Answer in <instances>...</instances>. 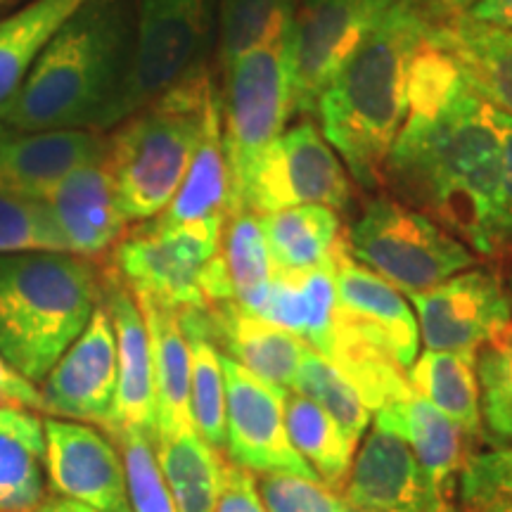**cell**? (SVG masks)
Masks as SVG:
<instances>
[{
	"label": "cell",
	"instance_id": "obj_53",
	"mask_svg": "<svg viewBox=\"0 0 512 512\" xmlns=\"http://www.w3.org/2000/svg\"><path fill=\"white\" fill-rule=\"evenodd\" d=\"M69 505H72V512H93V510L83 508V505H79V503H72V501H69Z\"/></svg>",
	"mask_w": 512,
	"mask_h": 512
},
{
	"label": "cell",
	"instance_id": "obj_41",
	"mask_svg": "<svg viewBox=\"0 0 512 512\" xmlns=\"http://www.w3.org/2000/svg\"><path fill=\"white\" fill-rule=\"evenodd\" d=\"M256 316L278 325L299 339L306 337V297L302 275L273 271L271 287H268L264 304L259 306Z\"/></svg>",
	"mask_w": 512,
	"mask_h": 512
},
{
	"label": "cell",
	"instance_id": "obj_11",
	"mask_svg": "<svg viewBox=\"0 0 512 512\" xmlns=\"http://www.w3.org/2000/svg\"><path fill=\"white\" fill-rule=\"evenodd\" d=\"M394 0H306L285 34L292 114L316 112L332 76Z\"/></svg>",
	"mask_w": 512,
	"mask_h": 512
},
{
	"label": "cell",
	"instance_id": "obj_33",
	"mask_svg": "<svg viewBox=\"0 0 512 512\" xmlns=\"http://www.w3.org/2000/svg\"><path fill=\"white\" fill-rule=\"evenodd\" d=\"M292 392L316 401L332 420L342 425V430L356 444H361V437L368 432L370 422H373V411L358 396L354 384L339 373L328 358L316 354L311 347L302 358V366H299L297 377H294Z\"/></svg>",
	"mask_w": 512,
	"mask_h": 512
},
{
	"label": "cell",
	"instance_id": "obj_9",
	"mask_svg": "<svg viewBox=\"0 0 512 512\" xmlns=\"http://www.w3.org/2000/svg\"><path fill=\"white\" fill-rule=\"evenodd\" d=\"M226 145L230 185H233V214L238 197L252 176L254 166L278 136L292 114L287 86L285 38L247 50L226 64Z\"/></svg>",
	"mask_w": 512,
	"mask_h": 512
},
{
	"label": "cell",
	"instance_id": "obj_5",
	"mask_svg": "<svg viewBox=\"0 0 512 512\" xmlns=\"http://www.w3.org/2000/svg\"><path fill=\"white\" fill-rule=\"evenodd\" d=\"M216 98L204 69L121 121L107 147V169L124 219L150 221L181 188Z\"/></svg>",
	"mask_w": 512,
	"mask_h": 512
},
{
	"label": "cell",
	"instance_id": "obj_22",
	"mask_svg": "<svg viewBox=\"0 0 512 512\" xmlns=\"http://www.w3.org/2000/svg\"><path fill=\"white\" fill-rule=\"evenodd\" d=\"M425 43L451 57L479 98L512 117V29L460 15L430 24Z\"/></svg>",
	"mask_w": 512,
	"mask_h": 512
},
{
	"label": "cell",
	"instance_id": "obj_51",
	"mask_svg": "<svg viewBox=\"0 0 512 512\" xmlns=\"http://www.w3.org/2000/svg\"><path fill=\"white\" fill-rule=\"evenodd\" d=\"M31 512H72V505H69V501H64V498H57V501L41 503Z\"/></svg>",
	"mask_w": 512,
	"mask_h": 512
},
{
	"label": "cell",
	"instance_id": "obj_37",
	"mask_svg": "<svg viewBox=\"0 0 512 512\" xmlns=\"http://www.w3.org/2000/svg\"><path fill=\"white\" fill-rule=\"evenodd\" d=\"M43 456L0 432V512H31L43 503Z\"/></svg>",
	"mask_w": 512,
	"mask_h": 512
},
{
	"label": "cell",
	"instance_id": "obj_39",
	"mask_svg": "<svg viewBox=\"0 0 512 512\" xmlns=\"http://www.w3.org/2000/svg\"><path fill=\"white\" fill-rule=\"evenodd\" d=\"M306 297V337L304 342L323 358H330L337 332V285L332 256L328 264L302 275Z\"/></svg>",
	"mask_w": 512,
	"mask_h": 512
},
{
	"label": "cell",
	"instance_id": "obj_44",
	"mask_svg": "<svg viewBox=\"0 0 512 512\" xmlns=\"http://www.w3.org/2000/svg\"><path fill=\"white\" fill-rule=\"evenodd\" d=\"M216 512H268L256 489L254 472L226 463V482Z\"/></svg>",
	"mask_w": 512,
	"mask_h": 512
},
{
	"label": "cell",
	"instance_id": "obj_30",
	"mask_svg": "<svg viewBox=\"0 0 512 512\" xmlns=\"http://www.w3.org/2000/svg\"><path fill=\"white\" fill-rule=\"evenodd\" d=\"M190 349V411L195 430L211 448L226 453V380L221 349L202 309H178Z\"/></svg>",
	"mask_w": 512,
	"mask_h": 512
},
{
	"label": "cell",
	"instance_id": "obj_7",
	"mask_svg": "<svg viewBox=\"0 0 512 512\" xmlns=\"http://www.w3.org/2000/svg\"><path fill=\"white\" fill-rule=\"evenodd\" d=\"M347 249L401 294L425 292L477 264L463 240L392 197L368 204L349 230Z\"/></svg>",
	"mask_w": 512,
	"mask_h": 512
},
{
	"label": "cell",
	"instance_id": "obj_3",
	"mask_svg": "<svg viewBox=\"0 0 512 512\" xmlns=\"http://www.w3.org/2000/svg\"><path fill=\"white\" fill-rule=\"evenodd\" d=\"M126 10L121 0H88L38 55L3 133L93 128L124 74Z\"/></svg>",
	"mask_w": 512,
	"mask_h": 512
},
{
	"label": "cell",
	"instance_id": "obj_21",
	"mask_svg": "<svg viewBox=\"0 0 512 512\" xmlns=\"http://www.w3.org/2000/svg\"><path fill=\"white\" fill-rule=\"evenodd\" d=\"M207 316L211 337L223 356L233 358L261 380L292 389L302 358L309 351L304 339L242 309L235 299L209 306Z\"/></svg>",
	"mask_w": 512,
	"mask_h": 512
},
{
	"label": "cell",
	"instance_id": "obj_40",
	"mask_svg": "<svg viewBox=\"0 0 512 512\" xmlns=\"http://www.w3.org/2000/svg\"><path fill=\"white\" fill-rule=\"evenodd\" d=\"M482 415L512 408V320L477 351Z\"/></svg>",
	"mask_w": 512,
	"mask_h": 512
},
{
	"label": "cell",
	"instance_id": "obj_6",
	"mask_svg": "<svg viewBox=\"0 0 512 512\" xmlns=\"http://www.w3.org/2000/svg\"><path fill=\"white\" fill-rule=\"evenodd\" d=\"M211 0H140L136 46L95 131L117 126L200 72Z\"/></svg>",
	"mask_w": 512,
	"mask_h": 512
},
{
	"label": "cell",
	"instance_id": "obj_19",
	"mask_svg": "<svg viewBox=\"0 0 512 512\" xmlns=\"http://www.w3.org/2000/svg\"><path fill=\"white\" fill-rule=\"evenodd\" d=\"M110 140L93 128L3 133L0 192L24 200H46L48 192L79 166L107 159Z\"/></svg>",
	"mask_w": 512,
	"mask_h": 512
},
{
	"label": "cell",
	"instance_id": "obj_35",
	"mask_svg": "<svg viewBox=\"0 0 512 512\" xmlns=\"http://www.w3.org/2000/svg\"><path fill=\"white\" fill-rule=\"evenodd\" d=\"M117 439L121 444L131 512H178L162 467L157 463L155 439L133 430L117 434Z\"/></svg>",
	"mask_w": 512,
	"mask_h": 512
},
{
	"label": "cell",
	"instance_id": "obj_54",
	"mask_svg": "<svg viewBox=\"0 0 512 512\" xmlns=\"http://www.w3.org/2000/svg\"><path fill=\"white\" fill-rule=\"evenodd\" d=\"M505 290H508V297H510V304H512V273H510V278H508V287H505Z\"/></svg>",
	"mask_w": 512,
	"mask_h": 512
},
{
	"label": "cell",
	"instance_id": "obj_18",
	"mask_svg": "<svg viewBox=\"0 0 512 512\" xmlns=\"http://www.w3.org/2000/svg\"><path fill=\"white\" fill-rule=\"evenodd\" d=\"M102 306L112 320L114 337H117V394L107 432H143L150 439L157 437V399H155V375H152L150 335L143 311L119 275L105 280Z\"/></svg>",
	"mask_w": 512,
	"mask_h": 512
},
{
	"label": "cell",
	"instance_id": "obj_4",
	"mask_svg": "<svg viewBox=\"0 0 512 512\" xmlns=\"http://www.w3.org/2000/svg\"><path fill=\"white\" fill-rule=\"evenodd\" d=\"M91 261L60 252L0 256V356L41 384L98 306Z\"/></svg>",
	"mask_w": 512,
	"mask_h": 512
},
{
	"label": "cell",
	"instance_id": "obj_36",
	"mask_svg": "<svg viewBox=\"0 0 512 512\" xmlns=\"http://www.w3.org/2000/svg\"><path fill=\"white\" fill-rule=\"evenodd\" d=\"M24 252L67 254V247L46 204L0 192V256Z\"/></svg>",
	"mask_w": 512,
	"mask_h": 512
},
{
	"label": "cell",
	"instance_id": "obj_49",
	"mask_svg": "<svg viewBox=\"0 0 512 512\" xmlns=\"http://www.w3.org/2000/svg\"><path fill=\"white\" fill-rule=\"evenodd\" d=\"M463 512H512V496L479 494L472 498H463Z\"/></svg>",
	"mask_w": 512,
	"mask_h": 512
},
{
	"label": "cell",
	"instance_id": "obj_47",
	"mask_svg": "<svg viewBox=\"0 0 512 512\" xmlns=\"http://www.w3.org/2000/svg\"><path fill=\"white\" fill-rule=\"evenodd\" d=\"M465 15L475 19V22L494 24V27L501 29H512V0H477Z\"/></svg>",
	"mask_w": 512,
	"mask_h": 512
},
{
	"label": "cell",
	"instance_id": "obj_25",
	"mask_svg": "<svg viewBox=\"0 0 512 512\" xmlns=\"http://www.w3.org/2000/svg\"><path fill=\"white\" fill-rule=\"evenodd\" d=\"M233 209V185L223 145L221 102L211 105L204 121L200 143L188 166L181 188L162 214L155 216L162 223H192L214 216H230Z\"/></svg>",
	"mask_w": 512,
	"mask_h": 512
},
{
	"label": "cell",
	"instance_id": "obj_38",
	"mask_svg": "<svg viewBox=\"0 0 512 512\" xmlns=\"http://www.w3.org/2000/svg\"><path fill=\"white\" fill-rule=\"evenodd\" d=\"M256 489L268 512H363L325 484L297 475H261Z\"/></svg>",
	"mask_w": 512,
	"mask_h": 512
},
{
	"label": "cell",
	"instance_id": "obj_50",
	"mask_svg": "<svg viewBox=\"0 0 512 512\" xmlns=\"http://www.w3.org/2000/svg\"><path fill=\"white\" fill-rule=\"evenodd\" d=\"M482 418L496 439L512 444V408H505V411H494V413H484Z\"/></svg>",
	"mask_w": 512,
	"mask_h": 512
},
{
	"label": "cell",
	"instance_id": "obj_8",
	"mask_svg": "<svg viewBox=\"0 0 512 512\" xmlns=\"http://www.w3.org/2000/svg\"><path fill=\"white\" fill-rule=\"evenodd\" d=\"M226 216L192 223L150 219L119 240L114 264L133 294L155 299L169 309H202L204 268L221 249Z\"/></svg>",
	"mask_w": 512,
	"mask_h": 512
},
{
	"label": "cell",
	"instance_id": "obj_16",
	"mask_svg": "<svg viewBox=\"0 0 512 512\" xmlns=\"http://www.w3.org/2000/svg\"><path fill=\"white\" fill-rule=\"evenodd\" d=\"M332 268L339 320L392 358L401 370L411 368L418 358L420 330L408 299L380 275L358 264L349 254L347 242L337 240Z\"/></svg>",
	"mask_w": 512,
	"mask_h": 512
},
{
	"label": "cell",
	"instance_id": "obj_32",
	"mask_svg": "<svg viewBox=\"0 0 512 512\" xmlns=\"http://www.w3.org/2000/svg\"><path fill=\"white\" fill-rule=\"evenodd\" d=\"M221 256L233 285V299L242 309L256 313L264 304L273 278V264L259 216L252 211H233L228 216L223 226Z\"/></svg>",
	"mask_w": 512,
	"mask_h": 512
},
{
	"label": "cell",
	"instance_id": "obj_42",
	"mask_svg": "<svg viewBox=\"0 0 512 512\" xmlns=\"http://www.w3.org/2000/svg\"><path fill=\"white\" fill-rule=\"evenodd\" d=\"M458 484L460 501L479 494L512 496V444L467 458Z\"/></svg>",
	"mask_w": 512,
	"mask_h": 512
},
{
	"label": "cell",
	"instance_id": "obj_12",
	"mask_svg": "<svg viewBox=\"0 0 512 512\" xmlns=\"http://www.w3.org/2000/svg\"><path fill=\"white\" fill-rule=\"evenodd\" d=\"M221 366L226 380V456L256 475L283 472L320 482L287 434L285 396L290 389L261 380L223 354Z\"/></svg>",
	"mask_w": 512,
	"mask_h": 512
},
{
	"label": "cell",
	"instance_id": "obj_23",
	"mask_svg": "<svg viewBox=\"0 0 512 512\" xmlns=\"http://www.w3.org/2000/svg\"><path fill=\"white\" fill-rule=\"evenodd\" d=\"M143 311L150 335L152 375H155L157 434L195 430L190 411V349L176 309L133 294Z\"/></svg>",
	"mask_w": 512,
	"mask_h": 512
},
{
	"label": "cell",
	"instance_id": "obj_28",
	"mask_svg": "<svg viewBox=\"0 0 512 512\" xmlns=\"http://www.w3.org/2000/svg\"><path fill=\"white\" fill-rule=\"evenodd\" d=\"M396 408H399L401 430L406 434L434 496L441 503H451L467 460L463 430L415 392L408 399L396 401Z\"/></svg>",
	"mask_w": 512,
	"mask_h": 512
},
{
	"label": "cell",
	"instance_id": "obj_1",
	"mask_svg": "<svg viewBox=\"0 0 512 512\" xmlns=\"http://www.w3.org/2000/svg\"><path fill=\"white\" fill-rule=\"evenodd\" d=\"M384 178L479 254L501 249V140L491 105L451 57L422 46Z\"/></svg>",
	"mask_w": 512,
	"mask_h": 512
},
{
	"label": "cell",
	"instance_id": "obj_17",
	"mask_svg": "<svg viewBox=\"0 0 512 512\" xmlns=\"http://www.w3.org/2000/svg\"><path fill=\"white\" fill-rule=\"evenodd\" d=\"M41 394L53 418L105 425L117 394V337L105 306H95L86 328L41 382Z\"/></svg>",
	"mask_w": 512,
	"mask_h": 512
},
{
	"label": "cell",
	"instance_id": "obj_15",
	"mask_svg": "<svg viewBox=\"0 0 512 512\" xmlns=\"http://www.w3.org/2000/svg\"><path fill=\"white\" fill-rule=\"evenodd\" d=\"M50 489L93 512H131L124 460L105 434L74 420H43Z\"/></svg>",
	"mask_w": 512,
	"mask_h": 512
},
{
	"label": "cell",
	"instance_id": "obj_13",
	"mask_svg": "<svg viewBox=\"0 0 512 512\" xmlns=\"http://www.w3.org/2000/svg\"><path fill=\"white\" fill-rule=\"evenodd\" d=\"M418 318L420 339L430 351L472 354L512 320V304L498 275L472 268L425 292L406 294Z\"/></svg>",
	"mask_w": 512,
	"mask_h": 512
},
{
	"label": "cell",
	"instance_id": "obj_27",
	"mask_svg": "<svg viewBox=\"0 0 512 512\" xmlns=\"http://www.w3.org/2000/svg\"><path fill=\"white\" fill-rule=\"evenodd\" d=\"M408 384L415 394L458 425L465 437H479L484 418L477 356L425 349L408 368Z\"/></svg>",
	"mask_w": 512,
	"mask_h": 512
},
{
	"label": "cell",
	"instance_id": "obj_52",
	"mask_svg": "<svg viewBox=\"0 0 512 512\" xmlns=\"http://www.w3.org/2000/svg\"><path fill=\"white\" fill-rule=\"evenodd\" d=\"M24 3H27V0H0V15H5V12L15 10V8H19V5H24Z\"/></svg>",
	"mask_w": 512,
	"mask_h": 512
},
{
	"label": "cell",
	"instance_id": "obj_48",
	"mask_svg": "<svg viewBox=\"0 0 512 512\" xmlns=\"http://www.w3.org/2000/svg\"><path fill=\"white\" fill-rule=\"evenodd\" d=\"M418 3L422 12H425L427 22L437 24V22H446V19L465 15L477 0H418Z\"/></svg>",
	"mask_w": 512,
	"mask_h": 512
},
{
	"label": "cell",
	"instance_id": "obj_29",
	"mask_svg": "<svg viewBox=\"0 0 512 512\" xmlns=\"http://www.w3.org/2000/svg\"><path fill=\"white\" fill-rule=\"evenodd\" d=\"M155 453L178 512H216L226 482V463L216 448L192 430L157 434Z\"/></svg>",
	"mask_w": 512,
	"mask_h": 512
},
{
	"label": "cell",
	"instance_id": "obj_2",
	"mask_svg": "<svg viewBox=\"0 0 512 512\" xmlns=\"http://www.w3.org/2000/svg\"><path fill=\"white\" fill-rule=\"evenodd\" d=\"M427 29L418 0H394L320 95L316 112L323 136L363 188L382 183L384 162L406 119L408 79Z\"/></svg>",
	"mask_w": 512,
	"mask_h": 512
},
{
	"label": "cell",
	"instance_id": "obj_31",
	"mask_svg": "<svg viewBox=\"0 0 512 512\" xmlns=\"http://www.w3.org/2000/svg\"><path fill=\"white\" fill-rule=\"evenodd\" d=\"M285 427L292 446L311 465L320 484L332 491H344L358 444L342 430V425L316 401L290 389L285 396Z\"/></svg>",
	"mask_w": 512,
	"mask_h": 512
},
{
	"label": "cell",
	"instance_id": "obj_26",
	"mask_svg": "<svg viewBox=\"0 0 512 512\" xmlns=\"http://www.w3.org/2000/svg\"><path fill=\"white\" fill-rule=\"evenodd\" d=\"M256 216L273 271L304 275L330 261L339 240V216L335 209L304 204Z\"/></svg>",
	"mask_w": 512,
	"mask_h": 512
},
{
	"label": "cell",
	"instance_id": "obj_10",
	"mask_svg": "<svg viewBox=\"0 0 512 512\" xmlns=\"http://www.w3.org/2000/svg\"><path fill=\"white\" fill-rule=\"evenodd\" d=\"M351 200V183L332 145L309 121L278 136L254 166L235 211H271L320 204L344 209Z\"/></svg>",
	"mask_w": 512,
	"mask_h": 512
},
{
	"label": "cell",
	"instance_id": "obj_14",
	"mask_svg": "<svg viewBox=\"0 0 512 512\" xmlns=\"http://www.w3.org/2000/svg\"><path fill=\"white\" fill-rule=\"evenodd\" d=\"M344 498L363 512H432L439 505L415 458L396 403L377 408L351 463Z\"/></svg>",
	"mask_w": 512,
	"mask_h": 512
},
{
	"label": "cell",
	"instance_id": "obj_34",
	"mask_svg": "<svg viewBox=\"0 0 512 512\" xmlns=\"http://www.w3.org/2000/svg\"><path fill=\"white\" fill-rule=\"evenodd\" d=\"M297 0H221V60L233 62L247 50L283 41Z\"/></svg>",
	"mask_w": 512,
	"mask_h": 512
},
{
	"label": "cell",
	"instance_id": "obj_20",
	"mask_svg": "<svg viewBox=\"0 0 512 512\" xmlns=\"http://www.w3.org/2000/svg\"><path fill=\"white\" fill-rule=\"evenodd\" d=\"M41 202L46 204L67 254L83 259L98 256L119 242L128 223L121 214L105 159L79 166Z\"/></svg>",
	"mask_w": 512,
	"mask_h": 512
},
{
	"label": "cell",
	"instance_id": "obj_24",
	"mask_svg": "<svg viewBox=\"0 0 512 512\" xmlns=\"http://www.w3.org/2000/svg\"><path fill=\"white\" fill-rule=\"evenodd\" d=\"M86 3L88 0H27L0 15V121L50 38Z\"/></svg>",
	"mask_w": 512,
	"mask_h": 512
},
{
	"label": "cell",
	"instance_id": "obj_45",
	"mask_svg": "<svg viewBox=\"0 0 512 512\" xmlns=\"http://www.w3.org/2000/svg\"><path fill=\"white\" fill-rule=\"evenodd\" d=\"M0 406L46 413L41 389L34 382H29L19 370L12 368L3 356H0Z\"/></svg>",
	"mask_w": 512,
	"mask_h": 512
},
{
	"label": "cell",
	"instance_id": "obj_43",
	"mask_svg": "<svg viewBox=\"0 0 512 512\" xmlns=\"http://www.w3.org/2000/svg\"><path fill=\"white\" fill-rule=\"evenodd\" d=\"M491 119L501 140V245L512 242V117L491 107Z\"/></svg>",
	"mask_w": 512,
	"mask_h": 512
},
{
	"label": "cell",
	"instance_id": "obj_46",
	"mask_svg": "<svg viewBox=\"0 0 512 512\" xmlns=\"http://www.w3.org/2000/svg\"><path fill=\"white\" fill-rule=\"evenodd\" d=\"M0 432L22 439L24 444H29L31 448H34L38 456H43V451H46L43 420L36 418L34 411L0 406Z\"/></svg>",
	"mask_w": 512,
	"mask_h": 512
}]
</instances>
